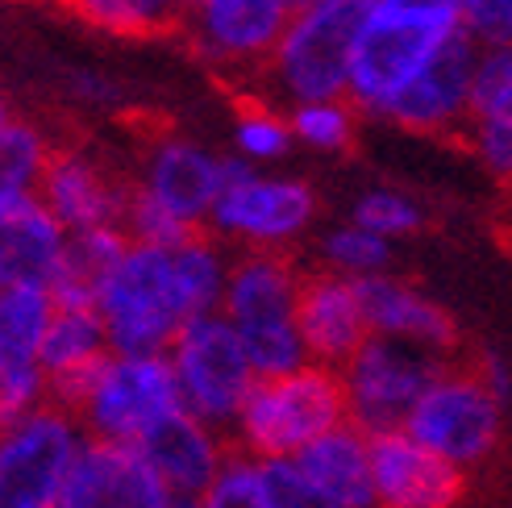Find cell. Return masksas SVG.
<instances>
[{"label": "cell", "mask_w": 512, "mask_h": 508, "mask_svg": "<svg viewBox=\"0 0 512 508\" xmlns=\"http://www.w3.org/2000/svg\"><path fill=\"white\" fill-rule=\"evenodd\" d=\"M234 254L209 230L179 246L130 250L96 284V317L117 354H167L196 321L221 313Z\"/></svg>", "instance_id": "cell-1"}, {"label": "cell", "mask_w": 512, "mask_h": 508, "mask_svg": "<svg viewBox=\"0 0 512 508\" xmlns=\"http://www.w3.org/2000/svg\"><path fill=\"white\" fill-rule=\"evenodd\" d=\"M375 0H313L300 5L284 38L271 50L259 88L271 105H317L350 100V63L358 30Z\"/></svg>", "instance_id": "cell-2"}, {"label": "cell", "mask_w": 512, "mask_h": 508, "mask_svg": "<svg viewBox=\"0 0 512 508\" xmlns=\"http://www.w3.org/2000/svg\"><path fill=\"white\" fill-rule=\"evenodd\" d=\"M463 30V17L450 9H421L404 0H375L354 42L350 105L383 117L392 100L429 67V59Z\"/></svg>", "instance_id": "cell-3"}, {"label": "cell", "mask_w": 512, "mask_h": 508, "mask_svg": "<svg viewBox=\"0 0 512 508\" xmlns=\"http://www.w3.org/2000/svg\"><path fill=\"white\" fill-rule=\"evenodd\" d=\"M350 421L342 371L304 363L288 375H267L250 388L238 417V446L254 459H296L317 438Z\"/></svg>", "instance_id": "cell-4"}, {"label": "cell", "mask_w": 512, "mask_h": 508, "mask_svg": "<svg viewBox=\"0 0 512 508\" xmlns=\"http://www.w3.org/2000/svg\"><path fill=\"white\" fill-rule=\"evenodd\" d=\"M300 279L304 271L292 263V254H234L221 317L238 329L259 379L288 375L309 363L296 325Z\"/></svg>", "instance_id": "cell-5"}, {"label": "cell", "mask_w": 512, "mask_h": 508, "mask_svg": "<svg viewBox=\"0 0 512 508\" xmlns=\"http://www.w3.org/2000/svg\"><path fill=\"white\" fill-rule=\"evenodd\" d=\"M317 221V192L296 175H271L229 159L209 234L234 254H288Z\"/></svg>", "instance_id": "cell-6"}, {"label": "cell", "mask_w": 512, "mask_h": 508, "mask_svg": "<svg viewBox=\"0 0 512 508\" xmlns=\"http://www.w3.org/2000/svg\"><path fill=\"white\" fill-rule=\"evenodd\" d=\"M446 367H450L446 354L371 334L367 346L342 367L350 425H358L367 438L400 434L421 404V396L438 384Z\"/></svg>", "instance_id": "cell-7"}, {"label": "cell", "mask_w": 512, "mask_h": 508, "mask_svg": "<svg viewBox=\"0 0 512 508\" xmlns=\"http://www.w3.org/2000/svg\"><path fill=\"white\" fill-rule=\"evenodd\" d=\"M167 359L175 371L179 396H184V413H192L209 429L238 421L250 388L259 384V371H254L238 329L221 313L196 317L184 334L175 338Z\"/></svg>", "instance_id": "cell-8"}, {"label": "cell", "mask_w": 512, "mask_h": 508, "mask_svg": "<svg viewBox=\"0 0 512 508\" xmlns=\"http://www.w3.org/2000/svg\"><path fill=\"white\" fill-rule=\"evenodd\" d=\"M171 413H184V396H179L167 354H117L113 350L88 404L75 413V421L100 442L134 446L150 425Z\"/></svg>", "instance_id": "cell-9"}, {"label": "cell", "mask_w": 512, "mask_h": 508, "mask_svg": "<svg viewBox=\"0 0 512 508\" xmlns=\"http://www.w3.org/2000/svg\"><path fill=\"white\" fill-rule=\"evenodd\" d=\"M404 434L458 467L483 459L500 434V396L483 379L479 359L450 363L438 384L421 396Z\"/></svg>", "instance_id": "cell-10"}, {"label": "cell", "mask_w": 512, "mask_h": 508, "mask_svg": "<svg viewBox=\"0 0 512 508\" xmlns=\"http://www.w3.org/2000/svg\"><path fill=\"white\" fill-rule=\"evenodd\" d=\"M88 438L71 413L42 404L0 429V508H50Z\"/></svg>", "instance_id": "cell-11"}, {"label": "cell", "mask_w": 512, "mask_h": 508, "mask_svg": "<svg viewBox=\"0 0 512 508\" xmlns=\"http://www.w3.org/2000/svg\"><path fill=\"white\" fill-rule=\"evenodd\" d=\"M296 9V0H192L179 30L213 71L263 75Z\"/></svg>", "instance_id": "cell-12"}, {"label": "cell", "mask_w": 512, "mask_h": 508, "mask_svg": "<svg viewBox=\"0 0 512 508\" xmlns=\"http://www.w3.org/2000/svg\"><path fill=\"white\" fill-rule=\"evenodd\" d=\"M229 159L217 155L213 146H204L188 134H155L146 142L134 192L146 200H155L159 209H167L175 221H184L188 230H209V217L217 209V196L225 188Z\"/></svg>", "instance_id": "cell-13"}, {"label": "cell", "mask_w": 512, "mask_h": 508, "mask_svg": "<svg viewBox=\"0 0 512 508\" xmlns=\"http://www.w3.org/2000/svg\"><path fill=\"white\" fill-rule=\"evenodd\" d=\"M479 55L483 46L467 30H458L429 59V67L417 80L392 100V109L383 117L396 121L400 130H417V134H467Z\"/></svg>", "instance_id": "cell-14"}, {"label": "cell", "mask_w": 512, "mask_h": 508, "mask_svg": "<svg viewBox=\"0 0 512 508\" xmlns=\"http://www.w3.org/2000/svg\"><path fill=\"white\" fill-rule=\"evenodd\" d=\"M38 200L75 238L92 230H121L125 205H130V184L121 175H113V167L100 163L92 150L55 146L50 167L42 175Z\"/></svg>", "instance_id": "cell-15"}, {"label": "cell", "mask_w": 512, "mask_h": 508, "mask_svg": "<svg viewBox=\"0 0 512 508\" xmlns=\"http://www.w3.org/2000/svg\"><path fill=\"white\" fill-rule=\"evenodd\" d=\"M167 496L134 446L88 438L50 508H171Z\"/></svg>", "instance_id": "cell-16"}, {"label": "cell", "mask_w": 512, "mask_h": 508, "mask_svg": "<svg viewBox=\"0 0 512 508\" xmlns=\"http://www.w3.org/2000/svg\"><path fill=\"white\" fill-rule=\"evenodd\" d=\"M371 475L383 508H454L467 496L463 467L408 438L404 429L371 438Z\"/></svg>", "instance_id": "cell-17"}, {"label": "cell", "mask_w": 512, "mask_h": 508, "mask_svg": "<svg viewBox=\"0 0 512 508\" xmlns=\"http://www.w3.org/2000/svg\"><path fill=\"white\" fill-rule=\"evenodd\" d=\"M296 325H300L304 350H309V363L334 367V371H342L371 338L358 284L334 271H309L300 279Z\"/></svg>", "instance_id": "cell-18"}, {"label": "cell", "mask_w": 512, "mask_h": 508, "mask_svg": "<svg viewBox=\"0 0 512 508\" xmlns=\"http://www.w3.org/2000/svg\"><path fill=\"white\" fill-rule=\"evenodd\" d=\"M71 234L38 196H0V279L5 288H55L67 267Z\"/></svg>", "instance_id": "cell-19"}, {"label": "cell", "mask_w": 512, "mask_h": 508, "mask_svg": "<svg viewBox=\"0 0 512 508\" xmlns=\"http://www.w3.org/2000/svg\"><path fill=\"white\" fill-rule=\"evenodd\" d=\"M134 450L171 496H209L225 467V446L192 413H171L155 421L134 442Z\"/></svg>", "instance_id": "cell-20"}, {"label": "cell", "mask_w": 512, "mask_h": 508, "mask_svg": "<svg viewBox=\"0 0 512 508\" xmlns=\"http://www.w3.org/2000/svg\"><path fill=\"white\" fill-rule=\"evenodd\" d=\"M358 296H363V313L371 334L379 338H400V342H413L425 346L433 354H450L458 350V325L454 317L433 304L425 292H417L413 284L392 275H371V279H354Z\"/></svg>", "instance_id": "cell-21"}, {"label": "cell", "mask_w": 512, "mask_h": 508, "mask_svg": "<svg viewBox=\"0 0 512 508\" xmlns=\"http://www.w3.org/2000/svg\"><path fill=\"white\" fill-rule=\"evenodd\" d=\"M321 492H329L342 508H371L375 500V475H371V438L358 425H338L334 434L317 438L309 450L292 459Z\"/></svg>", "instance_id": "cell-22"}, {"label": "cell", "mask_w": 512, "mask_h": 508, "mask_svg": "<svg viewBox=\"0 0 512 508\" xmlns=\"http://www.w3.org/2000/svg\"><path fill=\"white\" fill-rule=\"evenodd\" d=\"M109 354H113V346H109L105 321L96 317V309H55L46 338H42L38 363L50 384V379H67V375L100 367Z\"/></svg>", "instance_id": "cell-23"}, {"label": "cell", "mask_w": 512, "mask_h": 508, "mask_svg": "<svg viewBox=\"0 0 512 508\" xmlns=\"http://www.w3.org/2000/svg\"><path fill=\"white\" fill-rule=\"evenodd\" d=\"M50 317H55V296L46 288L17 284L0 292V367L38 363Z\"/></svg>", "instance_id": "cell-24"}, {"label": "cell", "mask_w": 512, "mask_h": 508, "mask_svg": "<svg viewBox=\"0 0 512 508\" xmlns=\"http://www.w3.org/2000/svg\"><path fill=\"white\" fill-rule=\"evenodd\" d=\"M84 25L117 38H150L163 30H179L184 0H59Z\"/></svg>", "instance_id": "cell-25"}, {"label": "cell", "mask_w": 512, "mask_h": 508, "mask_svg": "<svg viewBox=\"0 0 512 508\" xmlns=\"http://www.w3.org/2000/svg\"><path fill=\"white\" fill-rule=\"evenodd\" d=\"M296 134H292V121H288V109L271 105L267 96H246L238 105V117H234V150L246 167H263V163H275L284 159L292 150Z\"/></svg>", "instance_id": "cell-26"}, {"label": "cell", "mask_w": 512, "mask_h": 508, "mask_svg": "<svg viewBox=\"0 0 512 508\" xmlns=\"http://www.w3.org/2000/svg\"><path fill=\"white\" fill-rule=\"evenodd\" d=\"M50 155H55L50 138L34 121L17 117L5 142H0V196H38Z\"/></svg>", "instance_id": "cell-27"}, {"label": "cell", "mask_w": 512, "mask_h": 508, "mask_svg": "<svg viewBox=\"0 0 512 508\" xmlns=\"http://www.w3.org/2000/svg\"><path fill=\"white\" fill-rule=\"evenodd\" d=\"M317 254H321V271H334L346 279H371V275H388L383 267L392 263V242L346 221L338 230L321 234Z\"/></svg>", "instance_id": "cell-28"}, {"label": "cell", "mask_w": 512, "mask_h": 508, "mask_svg": "<svg viewBox=\"0 0 512 508\" xmlns=\"http://www.w3.org/2000/svg\"><path fill=\"white\" fill-rule=\"evenodd\" d=\"M292 121V134L300 146L321 150V155H338L354 142V121L358 109L350 100H317V105H296L288 109Z\"/></svg>", "instance_id": "cell-29"}, {"label": "cell", "mask_w": 512, "mask_h": 508, "mask_svg": "<svg viewBox=\"0 0 512 508\" xmlns=\"http://www.w3.org/2000/svg\"><path fill=\"white\" fill-rule=\"evenodd\" d=\"M350 221L392 242V238L417 234L421 225H425V213H421L417 200L408 196V192H400V188H371V192H363V196L354 200Z\"/></svg>", "instance_id": "cell-30"}, {"label": "cell", "mask_w": 512, "mask_h": 508, "mask_svg": "<svg viewBox=\"0 0 512 508\" xmlns=\"http://www.w3.org/2000/svg\"><path fill=\"white\" fill-rule=\"evenodd\" d=\"M471 121H512V46H483Z\"/></svg>", "instance_id": "cell-31"}, {"label": "cell", "mask_w": 512, "mask_h": 508, "mask_svg": "<svg viewBox=\"0 0 512 508\" xmlns=\"http://www.w3.org/2000/svg\"><path fill=\"white\" fill-rule=\"evenodd\" d=\"M259 479L267 508H342L329 492H321L292 459H259Z\"/></svg>", "instance_id": "cell-32"}, {"label": "cell", "mask_w": 512, "mask_h": 508, "mask_svg": "<svg viewBox=\"0 0 512 508\" xmlns=\"http://www.w3.org/2000/svg\"><path fill=\"white\" fill-rule=\"evenodd\" d=\"M458 17L479 46H512V0H458Z\"/></svg>", "instance_id": "cell-33"}, {"label": "cell", "mask_w": 512, "mask_h": 508, "mask_svg": "<svg viewBox=\"0 0 512 508\" xmlns=\"http://www.w3.org/2000/svg\"><path fill=\"white\" fill-rule=\"evenodd\" d=\"M467 142L496 180L512 184V121H471Z\"/></svg>", "instance_id": "cell-34"}, {"label": "cell", "mask_w": 512, "mask_h": 508, "mask_svg": "<svg viewBox=\"0 0 512 508\" xmlns=\"http://www.w3.org/2000/svg\"><path fill=\"white\" fill-rule=\"evenodd\" d=\"M13 121H17V113L9 109V100H5V96H0V142H5V134L13 130Z\"/></svg>", "instance_id": "cell-35"}, {"label": "cell", "mask_w": 512, "mask_h": 508, "mask_svg": "<svg viewBox=\"0 0 512 508\" xmlns=\"http://www.w3.org/2000/svg\"><path fill=\"white\" fill-rule=\"evenodd\" d=\"M404 5H421V9H450V13H458V0H404Z\"/></svg>", "instance_id": "cell-36"}, {"label": "cell", "mask_w": 512, "mask_h": 508, "mask_svg": "<svg viewBox=\"0 0 512 508\" xmlns=\"http://www.w3.org/2000/svg\"><path fill=\"white\" fill-rule=\"evenodd\" d=\"M171 508H200V504H188V500H184V504H171Z\"/></svg>", "instance_id": "cell-37"}, {"label": "cell", "mask_w": 512, "mask_h": 508, "mask_svg": "<svg viewBox=\"0 0 512 508\" xmlns=\"http://www.w3.org/2000/svg\"><path fill=\"white\" fill-rule=\"evenodd\" d=\"M296 5H313V0H296Z\"/></svg>", "instance_id": "cell-38"}, {"label": "cell", "mask_w": 512, "mask_h": 508, "mask_svg": "<svg viewBox=\"0 0 512 508\" xmlns=\"http://www.w3.org/2000/svg\"><path fill=\"white\" fill-rule=\"evenodd\" d=\"M188 5H192V0H184V13H188Z\"/></svg>", "instance_id": "cell-39"}]
</instances>
